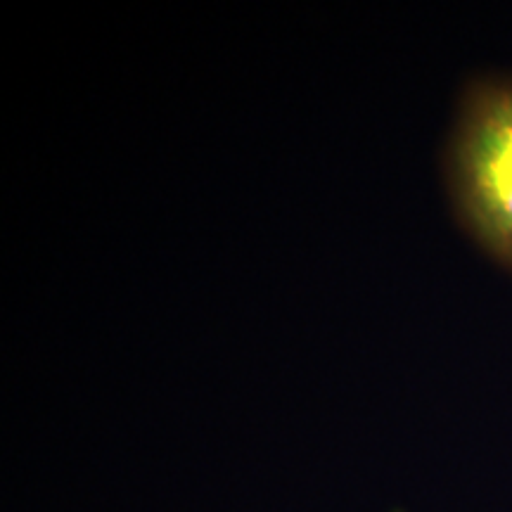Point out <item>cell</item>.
I'll list each match as a JSON object with an SVG mask.
<instances>
[{
    "label": "cell",
    "mask_w": 512,
    "mask_h": 512,
    "mask_svg": "<svg viewBox=\"0 0 512 512\" xmlns=\"http://www.w3.org/2000/svg\"><path fill=\"white\" fill-rule=\"evenodd\" d=\"M448 178L472 238L512 268V76L479 81L467 91Z\"/></svg>",
    "instance_id": "1"
}]
</instances>
